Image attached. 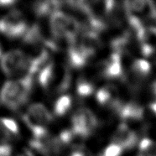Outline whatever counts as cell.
Masks as SVG:
<instances>
[{"label":"cell","mask_w":156,"mask_h":156,"mask_svg":"<svg viewBox=\"0 0 156 156\" xmlns=\"http://www.w3.org/2000/svg\"><path fill=\"white\" fill-rule=\"evenodd\" d=\"M34 86V76L24 75L17 81L5 82L0 92V102L8 108L16 111L30 98Z\"/></svg>","instance_id":"cell-1"},{"label":"cell","mask_w":156,"mask_h":156,"mask_svg":"<svg viewBox=\"0 0 156 156\" xmlns=\"http://www.w3.org/2000/svg\"><path fill=\"white\" fill-rule=\"evenodd\" d=\"M28 29L24 14L17 9L10 11L0 20V33L9 39L24 37Z\"/></svg>","instance_id":"cell-2"},{"label":"cell","mask_w":156,"mask_h":156,"mask_svg":"<svg viewBox=\"0 0 156 156\" xmlns=\"http://www.w3.org/2000/svg\"><path fill=\"white\" fill-rule=\"evenodd\" d=\"M23 120L34 134L46 129V126L53 121V115L43 104L33 103L23 115Z\"/></svg>","instance_id":"cell-3"},{"label":"cell","mask_w":156,"mask_h":156,"mask_svg":"<svg viewBox=\"0 0 156 156\" xmlns=\"http://www.w3.org/2000/svg\"><path fill=\"white\" fill-rule=\"evenodd\" d=\"M0 66L7 76L28 73L29 57L26 53L20 50H13L5 53L1 58Z\"/></svg>","instance_id":"cell-4"},{"label":"cell","mask_w":156,"mask_h":156,"mask_svg":"<svg viewBox=\"0 0 156 156\" xmlns=\"http://www.w3.org/2000/svg\"><path fill=\"white\" fill-rule=\"evenodd\" d=\"M95 114L88 108L78 109L71 118V130L81 139L88 137L98 127Z\"/></svg>","instance_id":"cell-5"},{"label":"cell","mask_w":156,"mask_h":156,"mask_svg":"<svg viewBox=\"0 0 156 156\" xmlns=\"http://www.w3.org/2000/svg\"><path fill=\"white\" fill-rule=\"evenodd\" d=\"M71 82L70 69L66 66H55L54 75L51 81L49 92L55 94H61L67 91Z\"/></svg>","instance_id":"cell-6"},{"label":"cell","mask_w":156,"mask_h":156,"mask_svg":"<svg viewBox=\"0 0 156 156\" xmlns=\"http://www.w3.org/2000/svg\"><path fill=\"white\" fill-rule=\"evenodd\" d=\"M112 144L120 146L122 149H129L136 145L138 137L133 130L122 122L117 127L112 134Z\"/></svg>","instance_id":"cell-7"},{"label":"cell","mask_w":156,"mask_h":156,"mask_svg":"<svg viewBox=\"0 0 156 156\" xmlns=\"http://www.w3.org/2000/svg\"><path fill=\"white\" fill-rule=\"evenodd\" d=\"M67 55L70 66L76 69L85 66L91 58L84 50L78 37L68 44Z\"/></svg>","instance_id":"cell-8"},{"label":"cell","mask_w":156,"mask_h":156,"mask_svg":"<svg viewBox=\"0 0 156 156\" xmlns=\"http://www.w3.org/2000/svg\"><path fill=\"white\" fill-rule=\"evenodd\" d=\"M96 99L100 105L108 106L109 108L118 109L121 105L119 93L115 86L107 85L100 88L96 93Z\"/></svg>","instance_id":"cell-9"},{"label":"cell","mask_w":156,"mask_h":156,"mask_svg":"<svg viewBox=\"0 0 156 156\" xmlns=\"http://www.w3.org/2000/svg\"><path fill=\"white\" fill-rule=\"evenodd\" d=\"M151 65L149 61L144 59L133 60L129 69V83L133 86L138 85L151 72Z\"/></svg>","instance_id":"cell-10"},{"label":"cell","mask_w":156,"mask_h":156,"mask_svg":"<svg viewBox=\"0 0 156 156\" xmlns=\"http://www.w3.org/2000/svg\"><path fill=\"white\" fill-rule=\"evenodd\" d=\"M119 117L122 121H139L144 118V109L142 106L137 102H127L121 103L118 109L116 110Z\"/></svg>","instance_id":"cell-11"},{"label":"cell","mask_w":156,"mask_h":156,"mask_svg":"<svg viewBox=\"0 0 156 156\" xmlns=\"http://www.w3.org/2000/svg\"><path fill=\"white\" fill-rule=\"evenodd\" d=\"M62 4L60 1H39L34 4L33 10L38 17H45L59 10Z\"/></svg>","instance_id":"cell-12"},{"label":"cell","mask_w":156,"mask_h":156,"mask_svg":"<svg viewBox=\"0 0 156 156\" xmlns=\"http://www.w3.org/2000/svg\"><path fill=\"white\" fill-rule=\"evenodd\" d=\"M55 67V65L54 62L52 61H50L41 68V71H39L38 82L41 86V87L44 89L45 91H48L50 88L53 75H54Z\"/></svg>","instance_id":"cell-13"},{"label":"cell","mask_w":156,"mask_h":156,"mask_svg":"<svg viewBox=\"0 0 156 156\" xmlns=\"http://www.w3.org/2000/svg\"><path fill=\"white\" fill-rule=\"evenodd\" d=\"M0 131L4 133V135L7 138L9 141L15 136L19 135L20 133L17 122L14 119L8 118L0 119Z\"/></svg>","instance_id":"cell-14"},{"label":"cell","mask_w":156,"mask_h":156,"mask_svg":"<svg viewBox=\"0 0 156 156\" xmlns=\"http://www.w3.org/2000/svg\"><path fill=\"white\" fill-rule=\"evenodd\" d=\"M94 90H95V87L92 81L83 76L78 79L77 83H76V93L78 96L82 98H87L92 95L94 92Z\"/></svg>","instance_id":"cell-15"},{"label":"cell","mask_w":156,"mask_h":156,"mask_svg":"<svg viewBox=\"0 0 156 156\" xmlns=\"http://www.w3.org/2000/svg\"><path fill=\"white\" fill-rule=\"evenodd\" d=\"M71 98L69 95H63L60 97L55 102L54 106V112L55 115L64 116L69 111L71 107Z\"/></svg>","instance_id":"cell-16"},{"label":"cell","mask_w":156,"mask_h":156,"mask_svg":"<svg viewBox=\"0 0 156 156\" xmlns=\"http://www.w3.org/2000/svg\"><path fill=\"white\" fill-rule=\"evenodd\" d=\"M139 154L144 156H156V142L144 139L139 143Z\"/></svg>","instance_id":"cell-17"},{"label":"cell","mask_w":156,"mask_h":156,"mask_svg":"<svg viewBox=\"0 0 156 156\" xmlns=\"http://www.w3.org/2000/svg\"><path fill=\"white\" fill-rule=\"evenodd\" d=\"M123 149L115 144H111L106 148L101 156H121Z\"/></svg>","instance_id":"cell-18"},{"label":"cell","mask_w":156,"mask_h":156,"mask_svg":"<svg viewBox=\"0 0 156 156\" xmlns=\"http://www.w3.org/2000/svg\"><path fill=\"white\" fill-rule=\"evenodd\" d=\"M69 156H93L92 154L86 147L78 145L73 147Z\"/></svg>","instance_id":"cell-19"},{"label":"cell","mask_w":156,"mask_h":156,"mask_svg":"<svg viewBox=\"0 0 156 156\" xmlns=\"http://www.w3.org/2000/svg\"><path fill=\"white\" fill-rule=\"evenodd\" d=\"M17 3L16 1L12 0H0V7H10Z\"/></svg>","instance_id":"cell-20"},{"label":"cell","mask_w":156,"mask_h":156,"mask_svg":"<svg viewBox=\"0 0 156 156\" xmlns=\"http://www.w3.org/2000/svg\"><path fill=\"white\" fill-rule=\"evenodd\" d=\"M149 108L153 112V114L156 116V100H154L151 102H149Z\"/></svg>","instance_id":"cell-21"},{"label":"cell","mask_w":156,"mask_h":156,"mask_svg":"<svg viewBox=\"0 0 156 156\" xmlns=\"http://www.w3.org/2000/svg\"><path fill=\"white\" fill-rule=\"evenodd\" d=\"M1 55H2V47H1V44H0V57H1Z\"/></svg>","instance_id":"cell-22"},{"label":"cell","mask_w":156,"mask_h":156,"mask_svg":"<svg viewBox=\"0 0 156 156\" xmlns=\"http://www.w3.org/2000/svg\"><path fill=\"white\" fill-rule=\"evenodd\" d=\"M138 156H144V155H143V154H139Z\"/></svg>","instance_id":"cell-23"}]
</instances>
